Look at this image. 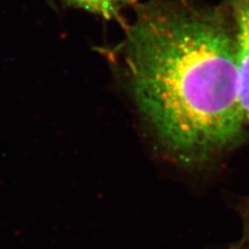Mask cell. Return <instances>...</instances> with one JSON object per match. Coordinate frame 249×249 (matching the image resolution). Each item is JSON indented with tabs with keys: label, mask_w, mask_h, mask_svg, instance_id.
Instances as JSON below:
<instances>
[{
	"label": "cell",
	"mask_w": 249,
	"mask_h": 249,
	"mask_svg": "<svg viewBox=\"0 0 249 249\" xmlns=\"http://www.w3.org/2000/svg\"><path fill=\"white\" fill-rule=\"evenodd\" d=\"M112 50L158 142L185 163L236 142L245 122L235 27L219 7L146 0Z\"/></svg>",
	"instance_id": "1"
},
{
	"label": "cell",
	"mask_w": 249,
	"mask_h": 249,
	"mask_svg": "<svg viewBox=\"0 0 249 249\" xmlns=\"http://www.w3.org/2000/svg\"><path fill=\"white\" fill-rule=\"evenodd\" d=\"M232 17L237 43L239 100L244 119L249 122V0L236 5Z\"/></svg>",
	"instance_id": "2"
},
{
	"label": "cell",
	"mask_w": 249,
	"mask_h": 249,
	"mask_svg": "<svg viewBox=\"0 0 249 249\" xmlns=\"http://www.w3.org/2000/svg\"><path fill=\"white\" fill-rule=\"evenodd\" d=\"M70 5L87 11L108 21H118L123 25L124 13L133 10L137 0H65Z\"/></svg>",
	"instance_id": "3"
}]
</instances>
